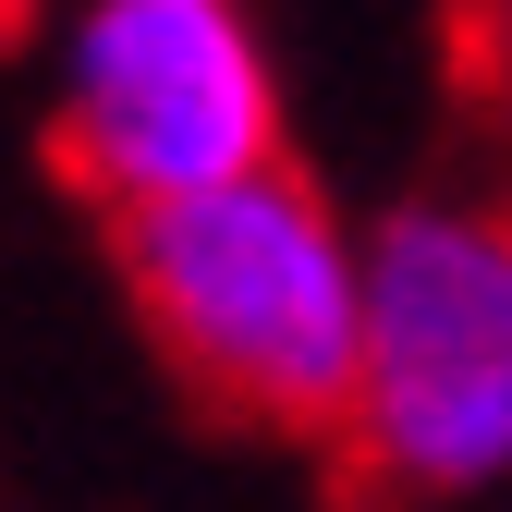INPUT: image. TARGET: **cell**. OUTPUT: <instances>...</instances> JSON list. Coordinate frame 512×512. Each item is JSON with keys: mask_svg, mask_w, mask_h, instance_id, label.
I'll return each mask as SVG.
<instances>
[{"mask_svg": "<svg viewBox=\"0 0 512 512\" xmlns=\"http://www.w3.org/2000/svg\"><path fill=\"white\" fill-rule=\"evenodd\" d=\"M110 269L171 391L232 439L330 452L366 342V232L330 208V183L256 159L183 196L110 208Z\"/></svg>", "mask_w": 512, "mask_h": 512, "instance_id": "obj_1", "label": "cell"}, {"mask_svg": "<svg viewBox=\"0 0 512 512\" xmlns=\"http://www.w3.org/2000/svg\"><path fill=\"white\" fill-rule=\"evenodd\" d=\"M342 476L378 500L512 488V183H415L366 220Z\"/></svg>", "mask_w": 512, "mask_h": 512, "instance_id": "obj_2", "label": "cell"}, {"mask_svg": "<svg viewBox=\"0 0 512 512\" xmlns=\"http://www.w3.org/2000/svg\"><path fill=\"white\" fill-rule=\"evenodd\" d=\"M49 159L86 208L293 159V98L244 0H74L49 49Z\"/></svg>", "mask_w": 512, "mask_h": 512, "instance_id": "obj_3", "label": "cell"}, {"mask_svg": "<svg viewBox=\"0 0 512 512\" xmlns=\"http://www.w3.org/2000/svg\"><path fill=\"white\" fill-rule=\"evenodd\" d=\"M464 61L512 98V0H476V13H464Z\"/></svg>", "mask_w": 512, "mask_h": 512, "instance_id": "obj_4", "label": "cell"}]
</instances>
